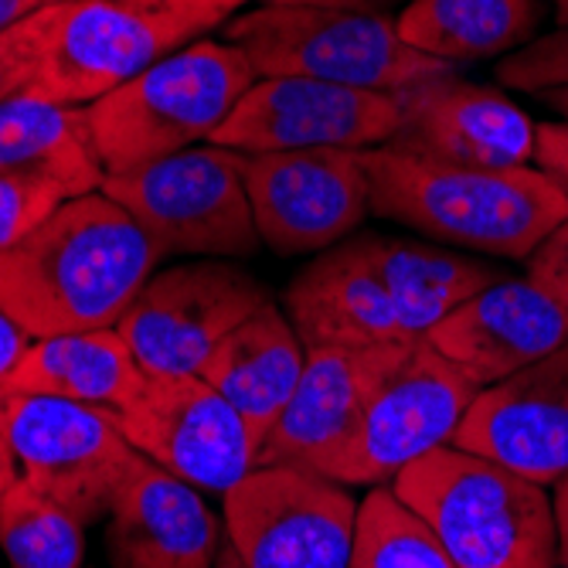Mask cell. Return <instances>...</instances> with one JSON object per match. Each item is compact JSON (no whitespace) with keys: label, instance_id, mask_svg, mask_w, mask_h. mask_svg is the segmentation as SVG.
<instances>
[{"label":"cell","instance_id":"6da1fadb","mask_svg":"<svg viewBox=\"0 0 568 568\" xmlns=\"http://www.w3.org/2000/svg\"><path fill=\"white\" fill-rule=\"evenodd\" d=\"M158 263V245L99 187L0 252V306L31 341L116 327Z\"/></svg>","mask_w":568,"mask_h":568},{"label":"cell","instance_id":"7a4b0ae2","mask_svg":"<svg viewBox=\"0 0 568 568\" xmlns=\"http://www.w3.org/2000/svg\"><path fill=\"white\" fill-rule=\"evenodd\" d=\"M365 168L378 219L449 248L528 260L568 219V187L545 168H459L392 146L365 150Z\"/></svg>","mask_w":568,"mask_h":568},{"label":"cell","instance_id":"3957f363","mask_svg":"<svg viewBox=\"0 0 568 568\" xmlns=\"http://www.w3.org/2000/svg\"><path fill=\"white\" fill-rule=\"evenodd\" d=\"M392 490L443 541L456 568H555L558 535L545 487L467 449L412 463Z\"/></svg>","mask_w":568,"mask_h":568},{"label":"cell","instance_id":"277c9868","mask_svg":"<svg viewBox=\"0 0 568 568\" xmlns=\"http://www.w3.org/2000/svg\"><path fill=\"white\" fill-rule=\"evenodd\" d=\"M255 72L232 41L197 38L85 106L99 164L126 174L178 150L209 143L248 92Z\"/></svg>","mask_w":568,"mask_h":568},{"label":"cell","instance_id":"5b68a950","mask_svg":"<svg viewBox=\"0 0 568 568\" xmlns=\"http://www.w3.org/2000/svg\"><path fill=\"white\" fill-rule=\"evenodd\" d=\"M225 41L245 51L255 79H317L372 92H405L456 65L402 41L388 14H354L306 4H263L235 14Z\"/></svg>","mask_w":568,"mask_h":568},{"label":"cell","instance_id":"8992f818","mask_svg":"<svg viewBox=\"0 0 568 568\" xmlns=\"http://www.w3.org/2000/svg\"><path fill=\"white\" fill-rule=\"evenodd\" d=\"M158 245L161 260H248L263 239L245 187V153L197 143L102 181Z\"/></svg>","mask_w":568,"mask_h":568},{"label":"cell","instance_id":"52a82bcc","mask_svg":"<svg viewBox=\"0 0 568 568\" xmlns=\"http://www.w3.org/2000/svg\"><path fill=\"white\" fill-rule=\"evenodd\" d=\"M477 392L423 337L368 402L351 436L310 470L344 487H385L412 463L453 446Z\"/></svg>","mask_w":568,"mask_h":568},{"label":"cell","instance_id":"ba28073f","mask_svg":"<svg viewBox=\"0 0 568 568\" xmlns=\"http://www.w3.org/2000/svg\"><path fill=\"white\" fill-rule=\"evenodd\" d=\"M0 426L21 463V477L82 525L110 518L140 459L116 412L82 402L0 395Z\"/></svg>","mask_w":568,"mask_h":568},{"label":"cell","instance_id":"9c48e42d","mask_svg":"<svg viewBox=\"0 0 568 568\" xmlns=\"http://www.w3.org/2000/svg\"><path fill=\"white\" fill-rule=\"evenodd\" d=\"M191 41L187 28L133 0H62L41 11L38 65L24 92L85 110Z\"/></svg>","mask_w":568,"mask_h":568},{"label":"cell","instance_id":"30bf717a","mask_svg":"<svg viewBox=\"0 0 568 568\" xmlns=\"http://www.w3.org/2000/svg\"><path fill=\"white\" fill-rule=\"evenodd\" d=\"M266 303L270 290L242 266L191 260L153 273L116 331L143 375H201L219 344Z\"/></svg>","mask_w":568,"mask_h":568},{"label":"cell","instance_id":"8fae6325","mask_svg":"<svg viewBox=\"0 0 568 568\" xmlns=\"http://www.w3.org/2000/svg\"><path fill=\"white\" fill-rule=\"evenodd\" d=\"M242 568H351L357 500L303 467H255L225 494Z\"/></svg>","mask_w":568,"mask_h":568},{"label":"cell","instance_id":"7c38bea8","mask_svg":"<svg viewBox=\"0 0 568 568\" xmlns=\"http://www.w3.org/2000/svg\"><path fill=\"white\" fill-rule=\"evenodd\" d=\"M130 446L204 494H229L255 470L260 439L201 375H158L116 412Z\"/></svg>","mask_w":568,"mask_h":568},{"label":"cell","instance_id":"4fadbf2b","mask_svg":"<svg viewBox=\"0 0 568 568\" xmlns=\"http://www.w3.org/2000/svg\"><path fill=\"white\" fill-rule=\"evenodd\" d=\"M405 123L402 92L351 89L317 79H255L209 143L252 153L375 150Z\"/></svg>","mask_w":568,"mask_h":568},{"label":"cell","instance_id":"5bb4252c","mask_svg":"<svg viewBox=\"0 0 568 568\" xmlns=\"http://www.w3.org/2000/svg\"><path fill=\"white\" fill-rule=\"evenodd\" d=\"M245 187L260 239L280 255H321L372 215L365 150L252 153Z\"/></svg>","mask_w":568,"mask_h":568},{"label":"cell","instance_id":"9a60e30c","mask_svg":"<svg viewBox=\"0 0 568 568\" xmlns=\"http://www.w3.org/2000/svg\"><path fill=\"white\" fill-rule=\"evenodd\" d=\"M453 446L538 487H555L568 474V344L480 388Z\"/></svg>","mask_w":568,"mask_h":568},{"label":"cell","instance_id":"2e32d148","mask_svg":"<svg viewBox=\"0 0 568 568\" xmlns=\"http://www.w3.org/2000/svg\"><path fill=\"white\" fill-rule=\"evenodd\" d=\"M405 123L388 143L398 153L459 168H528L538 150L531 116L497 89L453 75L402 92Z\"/></svg>","mask_w":568,"mask_h":568},{"label":"cell","instance_id":"e0dca14e","mask_svg":"<svg viewBox=\"0 0 568 568\" xmlns=\"http://www.w3.org/2000/svg\"><path fill=\"white\" fill-rule=\"evenodd\" d=\"M412 344L416 341L306 351L300 385L280 423L263 439L255 467H314L324 453L351 436L368 402L392 378Z\"/></svg>","mask_w":568,"mask_h":568},{"label":"cell","instance_id":"ac0fdd59","mask_svg":"<svg viewBox=\"0 0 568 568\" xmlns=\"http://www.w3.org/2000/svg\"><path fill=\"white\" fill-rule=\"evenodd\" d=\"M426 341L477 388L497 385L568 344L565 310L528 276H500L426 334Z\"/></svg>","mask_w":568,"mask_h":568},{"label":"cell","instance_id":"d6986e66","mask_svg":"<svg viewBox=\"0 0 568 568\" xmlns=\"http://www.w3.org/2000/svg\"><path fill=\"white\" fill-rule=\"evenodd\" d=\"M222 548V525L201 490L140 456L110 507L113 568H215Z\"/></svg>","mask_w":568,"mask_h":568},{"label":"cell","instance_id":"ffe728a7","mask_svg":"<svg viewBox=\"0 0 568 568\" xmlns=\"http://www.w3.org/2000/svg\"><path fill=\"white\" fill-rule=\"evenodd\" d=\"M286 314L306 351L419 341L351 242L321 252L296 273L286 290Z\"/></svg>","mask_w":568,"mask_h":568},{"label":"cell","instance_id":"44dd1931","mask_svg":"<svg viewBox=\"0 0 568 568\" xmlns=\"http://www.w3.org/2000/svg\"><path fill=\"white\" fill-rule=\"evenodd\" d=\"M303 365L306 344L300 341L290 314L270 300L219 344L201 378L239 408V416L263 446L300 385Z\"/></svg>","mask_w":568,"mask_h":568},{"label":"cell","instance_id":"7402d4cb","mask_svg":"<svg viewBox=\"0 0 568 568\" xmlns=\"http://www.w3.org/2000/svg\"><path fill=\"white\" fill-rule=\"evenodd\" d=\"M143 382L146 375L123 334L99 327L31 341L0 395H48L123 412Z\"/></svg>","mask_w":568,"mask_h":568},{"label":"cell","instance_id":"603a6c76","mask_svg":"<svg viewBox=\"0 0 568 568\" xmlns=\"http://www.w3.org/2000/svg\"><path fill=\"white\" fill-rule=\"evenodd\" d=\"M347 242L388 290L412 337H426L449 310L504 276L449 245L365 232L351 235Z\"/></svg>","mask_w":568,"mask_h":568},{"label":"cell","instance_id":"cb8c5ba5","mask_svg":"<svg viewBox=\"0 0 568 568\" xmlns=\"http://www.w3.org/2000/svg\"><path fill=\"white\" fill-rule=\"evenodd\" d=\"M541 0H408L395 18L405 44L449 65L510 55L538 38Z\"/></svg>","mask_w":568,"mask_h":568},{"label":"cell","instance_id":"d4e9b609","mask_svg":"<svg viewBox=\"0 0 568 568\" xmlns=\"http://www.w3.org/2000/svg\"><path fill=\"white\" fill-rule=\"evenodd\" d=\"M38 171L65 181L75 194L99 191L106 171L89 136L85 110L34 92L0 102V174Z\"/></svg>","mask_w":568,"mask_h":568},{"label":"cell","instance_id":"484cf974","mask_svg":"<svg viewBox=\"0 0 568 568\" xmlns=\"http://www.w3.org/2000/svg\"><path fill=\"white\" fill-rule=\"evenodd\" d=\"M0 548L11 568H82L85 525L21 477L0 500Z\"/></svg>","mask_w":568,"mask_h":568},{"label":"cell","instance_id":"4316f807","mask_svg":"<svg viewBox=\"0 0 568 568\" xmlns=\"http://www.w3.org/2000/svg\"><path fill=\"white\" fill-rule=\"evenodd\" d=\"M351 568H456L433 528L392 487L357 504Z\"/></svg>","mask_w":568,"mask_h":568},{"label":"cell","instance_id":"83f0119b","mask_svg":"<svg viewBox=\"0 0 568 568\" xmlns=\"http://www.w3.org/2000/svg\"><path fill=\"white\" fill-rule=\"evenodd\" d=\"M72 197L79 194L51 174H38V171L0 174V252L28 239L34 229H41Z\"/></svg>","mask_w":568,"mask_h":568},{"label":"cell","instance_id":"f1b7e54d","mask_svg":"<svg viewBox=\"0 0 568 568\" xmlns=\"http://www.w3.org/2000/svg\"><path fill=\"white\" fill-rule=\"evenodd\" d=\"M497 82L514 92H548L568 89V28L541 34L525 48L510 51L497 65Z\"/></svg>","mask_w":568,"mask_h":568},{"label":"cell","instance_id":"f546056e","mask_svg":"<svg viewBox=\"0 0 568 568\" xmlns=\"http://www.w3.org/2000/svg\"><path fill=\"white\" fill-rule=\"evenodd\" d=\"M41 48V11L0 34V102L31 85Z\"/></svg>","mask_w":568,"mask_h":568},{"label":"cell","instance_id":"4dcf8cb0","mask_svg":"<svg viewBox=\"0 0 568 568\" xmlns=\"http://www.w3.org/2000/svg\"><path fill=\"white\" fill-rule=\"evenodd\" d=\"M528 280H535L568 317V219L528 255Z\"/></svg>","mask_w":568,"mask_h":568},{"label":"cell","instance_id":"1f68e13d","mask_svg":"<svg viewBox=\"0 0 568 568\" xmlns=\"http://www.w3.org/2000/svg\"><path fill=\"white\" fill-rule=\"evenodd\" d=\"M140 8L158 11L181 28H187L194 38H204L209 31L229 24V18L245 4V0H133Z\"/></svg>","mask_w":568,"mask_h":568},{"label":"cell","instance_id":"d6a6232c","mask_svg":"<svg viewBox=\"0 0 568 568\" xmlns=\"http://www.w3.org/2000/svg\"><path fill=\"white\" fill-rule=\"evenodd\" d=\"M538 168L555 174L568 187V123H541L538 126Z\"/></svg>","mask_w":568,"mask_h":568},{"label":"cell","instance_id":"836d02e7","mask_svg":"<svg viewBox=\"0 0 568 568\" xmlns=\"http://www.w3.org/2000/svg\"><path fill=\"white\" fill-rule=\"evenodd\" d=\"M31 337L11 321V314L4 306H0V388H4V382L11 378V372L18 368L21 354L28 351Z\"/></svg>","mask_w":568,"mask_h":568},{"label":"cell","instance_id":"e575fe53","mask_svg":"<svg viewBox=\"0 0 568 568\" xmlns=\"http://www.w3.org/2000/svg\"><path fill=\"white\" fill-rule=\"evenodd\" d=\"M266 4H306V8H334L354 14H385L395 4H408V0H266Z\"/></svg>","mask_w":568,"mask_h":568},{"label":"cell","instance_id":"d590c367","mask_svg":"<svg viewBox=\"0 0 568 568\" xmlns=\"http://www.w3.org/2000/svg\"><path fill=\"white\" fill-rule=\"evenodd\" d=\"M51 4H62V0H0V34L24 24L28 18H34Z\"/></svg>","mask_w":568,"mask_h":568},{"label":"cell","instance_id":"8d00e7d4","mask_svg":"<svg viewBox=\"0 0 568 568\" xmlns=\"http://www.w3.org/2000/svg\"><path fill=\"white\" fill-rule=\"evenodd\" d=\"M551 510H555V535H558V565L568 568V474L555 484Z\"/></svg>","mask_w":568,"mask_h":568},{"label":"cell","instance_id":"74e56055","mask_svg":"<svg viewBox=\"0 0 568 568\" xmlns=\"http://www.w3.org/2000/svg\"><path fill=\"white\" fill-rule=\"evenodd\" d=\"M21 480V463L11 449V439L4 433V426H0V500L8 497V490Z\"/></svg>","mask_w":568,"mask_h":568},{"label":"cell","instance_id":"f35d334b","mask_svg":"<svg viewBox=\"0 0 568 568\" xmlns=\"http://www.w3.org/2000/svg\"><path fill=\"white\" fill-rule=\"evenodd\" d=\"M545 106L561 120V123H568V89H548V92H541L538 95Z\"/></svg>","mask_w":568,"mask_h":568},{"label":"cell","instance_id":"ab89813d","mask_svg":"<svg viewBox=\"0 0 568 568\" xmlns=\"http://www.w3.org/2000/svg\"><path fill=\"white\" fill-rule=\"evenodd\" d=\"M215 568H242V558L235 555V548L232 545H225L222 548V555H219V565Z\"/></svg>","mask_w":568,"mask_h":568},{"label":"cell","instance_id":"60d3db41","mask_svg":"<svg viewBox=\"0 0 568 568\" xmlns=\"http://www.w3.org/2000/svg\"><path fill=\"white\" fill-rule=\"evenodd\" d=\"M555 18H558V28H568V0H555Z\"/></svg>","mask_w":568,"mask_h":568}]
</instances>
